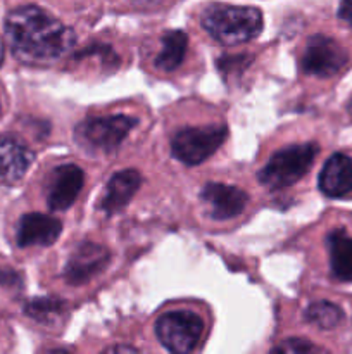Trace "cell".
Returning <instances> with one entry per match:
<instances>
[{
    "label": "cell",
    "mask_w": 352,
    "mask_h": 354,
    "mask_svg": "<svg viewBox=\"0 0 352 354\" xmlns=\"http://www.w3.org/2000/svg\"><path fill=\"white\" fill-rule=\"evenodd\" d=\"M6 35L14 57L24 64L47 66L75 45V33L38 6H21L6 17Z\"/></svg>",
    "instance_id": "cell-1"
},
{
    "label": "cell",
    "mask_w": 352,
    "mask_h": 354,
    "mask_svg": "<svg viewBox=\"0 0 352 354\" xmlns=\"http://www.w3.org/2000/svg\"><path fill=\"white\" fill-rule=\"evenodd\" d=\"M202 28L223 45L245 44L262 31V14L255 7L214 3L204 10Z\"/></svg>",
    "instance_id": "cell-2"
},
{
    "label": "cell",
    "mask_w": 352,
    "mask_h": 354,
    "mask_svg": "<svg viewBox=\"0 0 352 354\" xmlns=\"http://www.w3.org/2000/svg\"><path fill=\"white\" fill-rule=\"evenodd\" d=\"M320 147L314 142L282 149L257 173V180L269 190H280L299 182L311 169Z\"/></svg>",
    "instance_id": "cell-3"
},
{
    "label": "cell",
    "mask_w": 352,
    "mask_h": 354,
    "mask_svg": "<svg viewBox=\"0 0 352 354\" xmlns=\"http://www.w3.org/2000/svg\"><path fill=\"white\" fill-rule=\"evenodd\" d=\"M135 124H137L135 118L123 116V114L88 118L76 127L75 138L79 147L92 154H110L123 144Z\"/></svg>",
    "instance_id": "cell-4"
},
{
    "label": "cell",
    "mask_w": 352,
    "mask_h": 354,
    "mask_svg": "<svg viewBox=\"0 0 352 354\" xmlns=\"http://www.w3.org/2000/svg\"><path fill=\"white\" fill-rule=\"evenodd\" d=\"M228 138L226 124L188 127L173 137L171 152L186 166H195L209 159Z\"/></svg>",
    "instance_id": "cell-5"
},
{
    "label": "cell",
    "mask_w": 352,
    "mask_h": 354,
    "mask_svg": "<svg viewBox=\"0 0 352 354\" xmlns=\"http://www.w3.org/2000/svg\"><path fill=\"white\" fill-rule=\"evenodd\" d=\"M204 332L202 318L192 311H169L155 324V335L168 351L186 354L199 344Z\"/></svg>",
    "instance_id": "cell-6"
},
{
    "label": "cell",
    "mask_w": 352,
    "mask_h": 354,
    "mask_svg": "<svg viewBox=\"0 0 352 354\" xmlns=\"http://www.w3.org/2000/svg\"><path fill=\"white\" fill-rule=\"evenodd\" d=\"M349 61L345 48L326 35H314L307 40L300 66L307 75L330 78L337 75Z\"/></svg>",
    "instance_id": "cell-7"
},
{
    "label": "cell",
    "mask_w": 352,
    "mask_h": 354,
    "mask_svg": "<svg viewBox=\"0 0 352 354\" xmlns=\"http://www.w3.org/2000/svg\"><path fill=\"white\" fill-rule=\"evenodd\" d=\"M200 201L214 220H230L245 209L248 196L242 189L224 183H207L200 190Z\"/></svg>",
    "instance_id": "cell-8"
},
{
    "label": "cell",
    "mask_w": 352,
    "mask_h": 354,
    "mask_svg": "<svg viewBox=\"0 0 352 354\" xmlns=\"http://www.w3.org/2000/svg\"><path fill=\"white\" fill-rule=\"evenodd\" d=\"M85 175L76 165H62L50 175L47 189V204L52 211H64L72 206L81 192Z\"/></svg>",
    "instance_id": "cell-9"
},
{
    "label": "cell",
    "mask_w": 352,
    "mask_h": 354,
    "mask_svg": "<svg viewBox=\"0 0 352 354\" xmlns=\"http://www.w3.org/2000/svg\"><path fill=\"white\" fill-rule=\"evenodd\" d=\"M110 254L107 248L93 242H85L69 258L66 265V279L69 283H85L95 275H99L109 265Z\"/></svg>",
    "instance_id": "cell-10"
},
{
    "label": "cell",
    "mask_w": 352,
    "mask_h": 354,
    "mask_svg": "<svg viewBox=\"0 0 352 354\" xmlns=\"http://www.w3.org/2000/svg\"><path fill=\"white\" fill-rule=\"evenodd\" d=\"M61 232L62 223L57 218L41 213H30L24 214L17 223L16 241L19 248H31V245L48 248L57 241Z\"/></svg>",
    "instance_id": "cell-11"
},
{
    "label": "cell",
    "mask_w": 352,
    "mask_h": 354,
    "mask_svg": "<svg viewBox=\"0 0 352 354\" xmlns=\"http://www.w3.org/2000/svg\"><path fill=\"white\" fill-rule=\"evenodd\" d=\"M33 152L16 137H0V183L14 185L21 182L33 162Z\"/></svg>",
    "instance_id": "cell-12"
},
{
    "label": "cell",
    "mask_w": 352,
    "mask_h": 354,
    "mask_svg": "<svg viewBox=\"0 0 352 354\" xmlns=\"http://www.w3.org/2000/svg\"><path fill=\"white\" fill-rule=\"evenodd\" d=\"M320 190L328 197H345L352 192V159L345 154H333L320 173Z\"/></svg>",
    "instance_id": "cell-13"
},
{
    "label": "cell",
    "mask_w": 352,
    "mask_h": 354,
    "mask_svg": "<svg viewBox=\"0 0 352 354\" xmlns=\"http://www.w3.org/2000/svg\"><path fill=\"white\" fill-rule=\"evenodd\" d=\"M140 183L141 176L135 169H124V171L116 173L107 183L99 207L107 214H114L117 211L124 209L131 201V197L137 194Z\"/></svg>",
    "instance_id": "cell-14"
},
{
    "label": "cell",
    "mask_w": 352,
    "mask_h": 354,
    "mask_svg": "<svg viewBox=\"0 0 352 354\" xmlns=\"http://www.w3.org/2000/svg\"><path fill=\"white\" fill-rule=\"evenodd\" d=\"M328 252H330V266L335 279L342 282H352V237L347 232L338 228L330 232L326 237Z\"/></svg>",
    "instance_id": "cell-15"
},
{
    "label": "cell",
    "mask_w": 352,
    "mask_h": 354,
    "mask_svg": "<svg viewBox=\"0 0 352 354\" xmlns=\"http://www.w3.org/2000/svg\"><path fill=\"white\" fill-rule=\"evenodd\" d=\"M188 38L182 30H171L162 35V47L155 57V68L162 71H175L186 54Z\"/></svg>",
    "instance_id": "cell-16"
},
{
    "label": "cell",
    "mask_w": 352,
    "mask_h": 354,
    "mask_svg": "<svg viewBox=\"0 0 352 354\" xmlns=\"http://www.w3.org/2000/svg\"><path fill=\"white\" fill-rule=\"evenodd\" d=\"M342 318H344V313L340 308L328 301L311 304L306 310V320L321 330H331L340 324Z\"/></svg>",
    "instance_id": "cell-17"
},
{
    "label": "cell",
    "mask_w": 352,
    "mask_h": 354,
    "mask_svg": "<svg viewBox=\"0 0 352 354\" xmlns=\"http://www.w3.org/2000/svg\"><path fill=\"white\" fill-rule=\"evenodd\" d=\"M24 313L40 324H54L62 315V303L55 297H38L24 306Z\"/></svg>",
    "instance_id": "cell-18"
},
{
    "label": "cell",
    "mask_w": 352,
    "mask_h": 354,
    "mask_svg": "<svg viewBox=\"0 0 352 354\" xmlns=\"http://www.w3.org/2000/svg\"><path fill=\"white\" fill-rule=\"evenodd\" d=\"M271 351L273 353H300V354H304V353H316V351H320V349H317L316 346L311 344V342L304 341V339H289V341L275 346Z\"/></svg>",
    "instance_id": "cell-19"
},
{
    "label": "cell",
    "mask_w": 352,
    "mask_h": 354,
    "mask_svg": "<svg viewBox=\"0 0 352 354\" xmlns=\"http://www.w3.org/2000/svg\"><path fill=\"white\" fill-rule=\"evenodd\" d=\"M338 17L352 28V0H342L340 9H338Z\"/></svg>",
    "instance_id": "cell-20"
},
{
    "label": "cell",
    "mask_w": 352,
    "mask_h": 354,
    "mask_svg": "<svg viewBox=\"0 0 352 354\" xmlns=\"http://www.w3.org/2000/svg\"><path fill=\"white\" fill-rule=\"evenodd\" d=\"M107 351H131V353H137V349H133V348H121V346H116V348H110V349H107Z\"/></svg>",
    "instance_id": "cell-21"
},
{
    "label": "cell",
    "mask_w": 352,
    "mask_h": 354,
    "mask_svg": "<svg viewBox=\"0 0 352 354\" xmlns=\"http://www.w3.org/2000/svg\"><path fill=\"white\" fill-rule=\"evenodd\" d=\"M3 57H6V50H3V44H2V40H0V66H2Z\"/></svg>",
    "instance_id": "cell-22"
},
{
    "label": "cell",
    "mask_w": 352,
    "mask_h": 354,
    "mask_svg": "<svg viewBox=\"0 0 352 354\" xmlns=\"http://www.w3.org/2000/svg\"><path fill=\"white\" fill-rule=\"evenodd\" d=\"M347 111H349V114H351V118H352V99L349 100V104H347Z\"/></svg>",
    "instance_id": "cell-23"
},
{
    "label": "cell",
    "mask_w": 352,
    "mask_h": 354,
    "mask_svg": "<svg viewBox=\"0 0 352 354\" xmlns=\"http://www.w3.org/2000/svg\"><path fill=\"white\" fill-rule=\"evenodd\" d=\"M0 116H2V104H0Z\"/></svg>",
    "instance_id": "cell-24"
}]
</instances>
